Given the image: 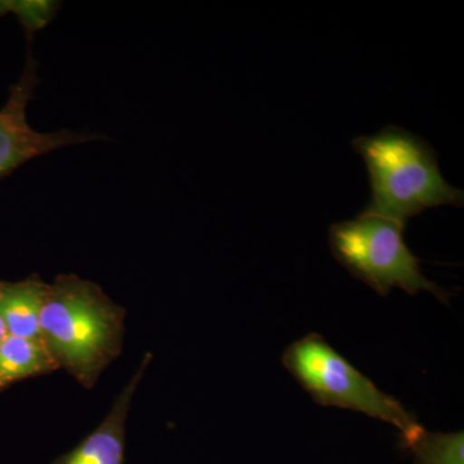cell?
I'll use <instances>...</instances> for the list:
<instances>
[{"mask_svg": "<svg viewBox=\"0 0 464 464\" xmlns=\"http://www.w3.org/2000/svg\"><path fill=\"white\" fill-rule=\"evenodd\" d=\"M56 369L57 362L41 340L8 335L0 343V390L14 382L47 374Z\"/></svg>", "mask_w": 464, "mask_h": 464, "instance_id": "8", "label": "cell"}, {"mask_svg": "<svg viewBox=\"0 0 464 464\" xmlns=\"http://www.w3.org/2000/svg\"><path fill=\"white\" fill-rule=\"evenodd\" d=\"M125 310L97 284L76 275H58L48 284L41 314L42 340L58 368L85 389L119 356Z\"/></svg>", "mask_w": 464, "mask_h": 464, "instance_id": "1", "label": "cell"}, {"mask_svg": "<svg viewBox=\"0 0 464 464\" xmlns=\"http://www.w3.org/2000/svg\"><path fill=\"white\" fill-rule=\"evenodd\" d=\"M9 14V0H0V17Z\"/></svg>", "mask_w": 464, "mask_h": 464, "instance_id": "12", "label": "cell"}, {"mask_svg": "<svg viewBox=\"0 0 464 464\" xmlns=\"http://www.w3.org/2000/svg\"><path fill=\"white\" fill-rule=\"evenodd\" d=\"M7 326H5V320H3L2 315H0V343L8 337Z\"/></svg>", "mask_w": 464, "mask_h": 464, "instance_id": "11", "label": "cell"}, {"mask_svg": "<svg viewBox=\"0 0 464 464\" xmlns=\"http://www.w3.org/2000/svg\"><path fill=\"white\" fill-rule=\"evenodd\" d=\"M418 464H464V433L423 430L409 445Z\"/></svg>", "mask_w": 464, "mask_h": 464, "instance_id": "9", "label": "cell"}, {"mask_svg": "<svg viewBox=\"0 0 464 464\" xmlns=\"http://www.w3.org/2000/svg\"><path fill=\"white\" fill-rule=\"evenodd\" d=\"M48 284L36 275L18 283H0V315L9 335L42 340L41 314Z\"/></svg>", "mask_w": 464, "mask_h": 464, "instance_id": "7", "label": "cell"}, {"mask_svg": "<svg viewBox=\"0 0 464 464\" xmlns=\"http://www.w3.org/2000/svg\"><path fill=\"white\" fill-rule=\"evenodd\" d=\"M404 230L392 219L362 212L331 226L329 246L348 273L382 297L400 288L411 295L426 290L448 302L447 290L424 276L420 258L406 246Z\"/></svg>", "mask_w": 464, "mask_h": 464, "instance_id": "4", "label": "cell"}, {"mask_svg": "<svg viewBox=\"0 0 464 464\" xmlns=\"http://www.w3.org/2000/svg\"><path fill=\"white\" fill-rule=\"evenodd\" d=\"M53 0H9V14H14L25 27L27 38L50 25L60 9Z\"/></svg>", "mask_w": 464, "mask_h": 464, "instance_id": "10", "label": "cell"}, {"mask_svg": "<svg viewBox=\"0 0 464 464\" xmlns=\"http://www.w3.org/2000/svg\"><path fill=\"white\" fill-rule=\"evenodd\" d=\"M283 364L317 404L359 411L392 424L406 447L424 430L401 402L378 389L316 333L293 342L284 353Z\"/></svg>", "mask_w": 464, "mask_h": 464, "instance_id": "3", "label": "cell"}, {"mask_svg": "<svg viewBox=\"0 0 464 464\" xmlns=\"http://www.w3.org/2000/svg\"><path fill=\"white\" fill-rule=\"evenodd\" d=\"M151 355L146 353L127 386L115 399L103 422L69 453L53 464H124L125 423L134 393L148 371Z\"/></svg>", "mask_w": 464, "mask_h": 464, "instance_id": "6", "label": "cell"}, {"mask_svg": "<svg viewBox=\"0 0 464 464\" xmlns=\"http://www.w3.org/2000/svg\"><path fill=\"white\" fill-rule=\"evenodd\" d=\"M353 148L371 182V201L362 212L405 226L431 208L463 207V190L444 179L435 150L422 137L387 125L373 136L356 137Z\"/></svg>", "mask_w": 464, "mask_h": 464, "instance_id": "2", "label": "cell"}, {"mask_svg": "<svg viewBox=\"0 0 464 464\" xmlns=\"http://www.w3.org/2000/svg\"><path fill=\"white\" fill-rule=\"evenodd\" d=\"M39 63L29 48L20 79L9 90L7 102L0 109V179L35 158L58 149L105 140L102 134L61 130L38 132L27 121V108L39 83Z\"/></svg>", "mask_w": 464, "mask_h": 464, "instance_id": "5", "label": "cell"}]
</instances>
